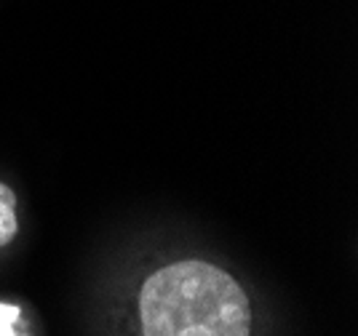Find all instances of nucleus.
<instances>
[{"mask_svg":"<svg viewBox=\"0 0 358 336\" xmlns=\"http://www.w3.org/2000/svg\"><path fill=\"white\" fill-rule=\"evenodd\" d=\"M16 235V195L0 184V246L11 243Z\"/></svg>","mask_w":358,"mask_h":336,"instance_id":"f03ea898","label":"nucleus"},{"mask_svg":"<svg viewBox=\"0 0 358 336\" xmlns=\"http://www.w3.org/2000/svg\"><path fill=\"white\" fill-rule=\"evenodd\" d=\"M139 312L145 336L252 334V307L243 288L209 262H177L150 275Z\"/></svg>","mask_w":358,"mask_h":336,"instance_id":"f257e3e1","label":"nucleus"},{"mask_svg":"<svg viewBox=\"0 0 358 336\" xmlns=\"http://www.w3.org/2000/svg\"><path fill=\"white\" fill-rule=\"evenodd\" d=\"M22 309L16 305H3L0 302V336H14V323L19 321Z\"/></svg>","mask_w":358,"mask_h":336,"instance_id":"7ed1b4c3","label":"nucleus"}]
</instances>
